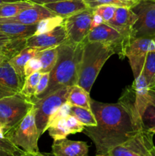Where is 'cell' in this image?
Masks as SVG:
<instances>
[{
    "label": "cell",
    "mask_w": 155,
    "mask_h": 156,
    "mask_svg": "<svg viewBox=\"0 0 155 156\" xmlns=\"http://www.w3.org/2000/svg\"><path fill=\"white\" fill-rule=\"evenodd\" d=\"M132 94L127 87L117 103H103L91 99V111L97 125L84 126L82 133L94 143L96 155H106L144 128L135 108Z\"/></svg>",
    "instance_id": "cell-1"
},
{
    "label": "cell",
    "mask_w": 155,
    "mask_h": 156,
    "mask_svg": "<svg viewBox=\"0 0 155 156\" xmlns=\"http://www.w3.org/2000/svg\"><path fill=\"white\" fill-rule=\"evenodd\" d=\"M84 42L75 44L67 40L58 46L57 62L50 73L48 86L40 95L33 98H40L63 87L78 85Z\"/></svg>",
    "instance_id": "cell-2"
},
{
    "label": "cell",
    "mask_w": 155,
    "mask_h": 156,
    "mask_svg": "<svg viewBox=\"0 0 155 156\" xmlns=\"http://www.w3.org/2000/svg\"><path fill=\"white\" fill-rule=\"evenodd\" d=\"M115 54L110 46L85 40L79 68L78 85L90 93L96 79L106 61Z\"/></svg>",
    "instance_id": "cell-3"
},
{
    "label": "cell",
    "mask_w": 155,
    "mask_h": 156,
    "mask_svg": "<svg viewBox=\"0 0 155 156\" xmlns=\"http://www.w3.org/2000/svg\"><path fill=\"white\" fill-rule=\"evenodd\" d=\"M4 136L17 147L29 152H38L40 136L34 117L33 108L14 127L4 133Z\"/></svg>",
    "instance_id": "cell-4"
},
{
    "label": "cell",
    "mask_w": 155,
    "mask_h": 156,
    "mask_svg": "<svg viewBox=\"0 0 155 156\" xmlns=\"http://www.w3.org/2000/svg\"><path fill=\"white\" fill-rule=\"evenodd\" d=\"M33 108L31 99L20 92L0 99V123L4 133L18 124Z\"/></svg>",
    "instance_id": "cell-5"
},
{
    "label": "cell",
    "mask_w": 155,
    "mask_h": 156,
    "mask_svg": "<svg viewBox=\"0 0 155 156\" xmlns=\"http://www.w3.org/2000/svg\"><path fill=\"white\" fill-rule=\"evenodd\" d=\"M71 88L70 86L63 87L45 97L31 98L33 102L36 124L40 136L46 131L47 124L52 114L67 101Z\"/></svg>",
    "instance_id": "cell-6"
},
{
    "label": "cell",
    "mask_w": 155,
    "mask_h": 156,
    "mask_svg": "<svg viewBox=\"0 0 155 156\" xmlns=\"http://www.w3.org/2000/svg\"><path fill=\"white\" fill-rule=\"evenodd\" d=\"M153 133L143 128L122 144L111 149L109 156H155Z\"/></svg>",
    "instance_id": "cell-7"
},
{
    "label": "cell",
    "mask_w": 155,
    "mask_h": 156,
    "mask_svg": "<svg viewBox=\"0 0 155 156\" xmlns=\"http://www.w3.org/2000/svg\"><path fill=\"white\" fill-rule=\"evenodd\" d=\"M132 11L138 16V20L132 28V39L155 36V2L139 0Z\"/></svg>",
    "instance_id": "cell-8"
},
{
    "label": "cell",
    "mask_w": 155,
    "mask_h": 156,
    "mask_svg": "<svg viewBox=\"0 0 155 156\" xmlns=\"http://www.w3.org/2000/svg\"><path fill=\"white\" fill-rule=\"evenodd\" d=\"M86 40L91 42H100L110 46L115 50V54H118L121 59L126 57L125 52L129 44L127 38L106 23L90 30Z\"/></svg>",
    "instance_id": "cell-9"
},
{
    "label": "cell",
    "mask_w": 155,
    "mask_h": 156,
    "mask_svg": "<svg viewBox=\"0 0 155 156\" xmlns=\"http://www.w3.org/2000/svg\"><path fill=\"white\" fill-rule=\"evenodd\" d=\"M92 18L93 10L90 8L65 18L63 25L66 31L67 40L75 44L83 43L91 30Z\"/></svg>",
    "instance_id": "cell-10"
},
{
    "label": "cell",
    "mask_w": 155,
    "mask_h": 156,
    "mask_svg": "<svg viewBox=\"0 0 155 156\" xmlns=\"http://www.w3.org/2000/svg\"><path fill=\"white\" fill-rule=\"evenodd\" d=\"M67 41V34L63 24L50 31L39 35H32L26 39V47L48 49L56 47Z\"/></svg>",
    "instance_id": "cell-11"
},
{
    "label": "cell",
    "mask_w": 155,
    "mask_h": 156,
    "mask_svg": "<svg viewBox=\"0 0 155 156\" xmlns=\"http://www.w3.org/2000/svg\"><path fill=\"white\" fill-rule=\"evenodd\" d=\"M53 16H56V15L44 5L33 4L31 7L24 9L15 16L0 18V22L16 23L26 25H32L37 24L41 20Z\"/></svg>",
    "instance_id": "cell-12"
},
{
    "label": "cell",
    "mask_w": 155,
    "mask_h": 156,
    "mask_svg": "<svg viewBox=\"0 0 155 156\" xmlns=\"http://www.w3.org/2000/svg\"><path fill=\"white\" fill-rule=\"evenodd\" d=\"M138 20V16L131 9L117 7L113 18L106 22L127 38L129 43L132 40V28Z\"/></svg>",
    "instance_id": "cell-13"
},
{
    "label": "cell",
    "mask_w": 155,
    "mask_h": 156,
    "mask_svg": "<svg viewBox=\"0 0 155 156\" xmlns=\"http://www.w3.org/2000/svg\"><path fill=\"white\" fill-rule=\"evenodd\" d=\"M86 142L74 141L67 138L54 140L52 145L53 156H89Z\"/></svg>",
    "instance_id": "cell-14"
},
{
    "label": "cell",
    "mask_w": 155,
    "mask_h": 156,
    "mask_svg": "<svg viewBox=\"0 0 155 156\" xmlns=\"http://www.w3.org/2000/svg\"><path fill=\"white\" fill-rule=\"evenodd\" d=\"M134 78L135 80L132 86L134 91L135 107L140 117H142L144 111L150 105V89L143 73Z\"/></svg>",
    "instance_id": "cell-15"
},
{
    "label": "cell",
    "mask_w": 155,
    "mask_h": 156,
    "mask_svg": "<svg viewBox=\"0 0 155 156\" xmlns=\"http://www.w3.org/2000/svg\"><path fill=\"white\" fill-rule=\"evenodd\" d=\"M46 8L58 16L65 18L88 9L84 0H62L44 5Z\"/></svg>",
    "instance_id": "cell-16"
},
{
    "label": "cell",
    "mask_w": 155,
    "mask_h": 156,
    "mask_svg": "<svg viewBox=\"0 0 155 156\" xmlns=\"http://www.w3.org/2000/svg\"><path fill=\"white\" fill-rule=\"evenodd\" d=\"M24 80L20 78L9 62L0 66V88L13 93L21 91Z\"/></svg>",
    "instance_id": "cell-17"
},
{
    "label": "cell",
    "mask_w": 155,
    "mask_h": 156,
    "mask_svg": "<svg viewBox=\"0 0 155 156\" xmlns=\"http://www.w3.org/2000/svg\"><path fill=\"white\" fill-rule=\"evenodd\" d=\"M152 51H155V36L134 38L126 47L125 56L126 57L128 56L145 57L147 53Z\"/></svg>",
    "instance_id": "cell-18"
},
{
    "label": "cell",
    "mask_w": 155,
    "mask_h": 156,
    "mask_svg": "<svg viewBox=\"0 0 155 156\" xmlns=\"http://www.w3.org/2000/svg\"><path fill=\"white\" fill-rule=\"evenodd\" d=\"M37 24L26 25L16 23L0 22V31L12 39H26L34 34Z\"/></svg>",
    "instance_id": "cell-19"
},
{
    "label": "cell",
    "mask_w": 155,
    "mask_h": 156,
    "mask_svg": "<svg viewBox=\"0 0 155 156\" xmlns=\"http://www.w3.org/2000/svg\"><path fill=\"white\" fill-rule=\"evenodd\" d=\"M43 50V49L35 47H24L18 54L11 58L8 62L16 72L17 74L20 76V78L24 80V66L26 63L30 59L36 56L38 53Z\"/></svg>",
    "instance_id": "cell-20"
},
{
    "label": "cell",
    "mask_w": 155,
    "mask_h": 156,
    "mask_svg": "<svg viewBox=\"0 0 155 156\" xmlns=\"http://www.w3.org/2000/svg\"><path fill=\"white\" fill-rule=\"evenodd\" d=\"M91 99L90 93L88 91H87L80 85H75L71 86V91L68 94L67 101L71 106L81 107V108L91 110Z\"/></svg>",
    "instance_id": "cell-21"
},
{
    "label": "cell",
    "mask_w": 155,
    "mask_h": 156,
    "mask_svg": "<svg viewBox=\"0 0 155 156\" xmlns=\"http://www.w3.org/2000/svg\"><path fill=\"white\" fill-rule=\"evenodd\" d=\"M36 57L40 59L42 65L40 73H50L57 62V47L41 50L36 55Z\"/></svg>",
    "instance_id": "cell-22"
},
{
    "label": "cell",
    "mask_w": 155,
    "mask_h": 156,
    "mask_svg": "<svg viewBox=\"0 0 155 156\" xmlns=\"http://www.w3.org/2000/svg\"><path fill=\"white\" fill-rule=\"evenodd\" d=\"M33 5V3L25 0H20L0 5V18L15 16L24 9L31 7Z\"/></svg>",
    "instance_id": "cell-23"
},
{
    "label": "cell",
    "mask_w": 155,
    "mask_h": 156,
    "mask_svg": "<svg viewBox=\"0 0 155 156\" xmlns=\"http://www.w3.org/2000/svg\"><path fill=\"white\" fill-rule=\"evenodd\" d=\"M47 130L50 136L54 140L65 139L68 135L71 134V129L66 121V117L53 122L48 126Z\"/></svg>",
    "instance_id": "cell-24"
},
{
    "label": "cell",
    "mask_w": 155,
    "mask_h": 156,
    "mask_svg": "<svg viewBox=\"0 0 155 156\" xmlns=\"http://www.w3.org/2000/svg\"><path fill=\"white\" fill-rule=\"evenodd\" d=\"M142 73L149 89H152L155 86V51L149 52L146 55Z\"/></svg>",
    "instance_id": "cell-25"
},
{
    "label": "cell",
    "mask_w": 155,
    "mask_h": 156,
    "mask_svg": "<svg viewBox=\"0 0 155 156\" xmlns=\"http://www.w3.org/2000/svg\"><path fill=\"white\" fill-rule=\"evenodd\" d=\"M70 114L74 116L79 122L84 125V126H94L97 125V120L91 110L71 106Z\"/></svg>",
    "instance_id": "cell-26"
},
{
    "label": "cell",
    "mask_w": 155,
    "mask_h": 156,
    "mask_svg": "<svg viewBox=\"0 0 155 156\" xmlns=\"http://www.w3.org/2000/svg\"><path fill=\"white\" fill-rule=\"evenodd\" d=\"M40 76V72H37V73H35L30 76L25 77L20 93H21L23 95L28 98H33L35 96L36 87L39 83Z\"/></svg>",
    "instance_id": "cell-27"
},
{
    "label": "cell",
    "mask_w": 155,
    "mask_h": 156,
    "mask_svg": "<svg viewBox=\"0 0 155 156\" xmlns=\"http://www.w3.org/2000/svg\"><path fill=\"white\" fill-rule=\"evenodd\" d=\"M64 20L65 18L58 15L41 20L36 25V31L33 35H39L50 31L58 26L63 24Z\"/></svg>",
    "instance_id": "cell-28"
},
{
    "label": "cell",
    "mask_w": 155,
    "mask_h": 156,
    "mask_svg": "<svg viewBox=\"0 0 155 156\" xmlns=\"http://www.w3.org/2000/svg\"><path fill=\"white\" fill-rule=\"evenodd\" d=\"M90 9H94L102 5H110L116 7H125L132 9L139 0H84Z\"/></svg>",
    "instance_id": "cell-29"
},
{
    "label": "cell",
    "mask_w": 155,
    "mask_h": 156,
    "mask_svg": "<svg viewBox=\"0 0 155 156\" xmlns=\"http://www.w3.org/2000/svg\"><path fill=\"white\" fill-rule=\"evenodd\" d=\"M117 7L110 5H102L92 9L93 13L98 14L102 17L104 23L107 22L113 18Z\"/></svg>",
    "instance_id": "cell-30"
},
{
    "label": "cell",
    "mask_w": 155,
    "mask_h": 156,
    "mask_svg": "<svg viewBox=\"0 0 155 156\" xmlns=\"http://www.w3.org/2000/svg\"><path fill=\"white\" fill-rule=\"evenodd\" d=\"M71 105H70L68 101H66L65 103H64L62 106L59 107V108L52 114L51 117H50V120H49L48 124H47L46 126V130L48 126H50L51 123H53V122L60 120V119L65 118V117H67L68 116H69L70 112H71Z\"/></svg>",
    "instance_id": "cell-31"
},
{
    "label": "cell",
    "mask_w": 155,
    "mask_h": 156,
    "mask_svg": "<svg viewBox=\"0 0 155 156\" xmlns=\"http://www.w3.org/2000/svg\"><path fill=\"white\" fill-rule=\"evenodd\" d=\"M141 120L145 129H149L155 127V106L150 104L147 107L141 117Z\"/></svg>",
    "instance_id": "cell-32"
},
{
    "label": "cell",
    "mask_w": 155,
    "mask_h": 156,
    "mask_svg": "<svg viewBox=\"0 0 155 156\" xmlns=\"http://www.w3.org/2000/svg\"><path fill=\"white\" fill-rule=\"evenodd\" d=\"M41 68H42V65L36 56L30 59L28 62L26 63L25 66H24V76H30V75L33 74L37 72H40Z\"/></svg>",
    "instance_id": "cell-33"
},
{
    "label": "cell",
    "mask_w": 155,
    "mask_h": 156,
    "mask_svg": "<svg viewBox=\"0 0 155 156\" xmlns=\"http://www.w3.org/2000/svg\"><path fill=\"white\" fill-rule=\"evenodd\" d=\"M0 149L10 152L15 155L22 150L11 143L4 135H1V134H0Z\"/></svg>",
    "instance_id": "cell-34"
},
{
    "label": "cell",
    "mask_w": 155,
    "mask_h": 156,
    "mask_svg": "<svg viewBox=\"0 0 155 156\" xmlns=\"http://www.w3.org/2000/svg\"><path fill=\"white\" fill-rule=\"evenodd\" d=\"M66 121L69 126L70 129L71 131V134H75L78 133H82L84 128V125L82 124L81 122H79L74 116L71 115L66 117Z\"/></svg>",
    "instance_id": "cell-35"
},
{
    "label": "cell",
    "mask_w": 155,
    "mask_h": 156,
    "mask_svg": "<svg viewBox=\"0 0 155 156\" xmlns=\"http://www.w3.org/2000/svg\"><path fill=\"white\" fill-rule=\"evenodd\" d=\"M49 81H50V73H41V76L40 78L39 83L36 87L34 97H38L45 91L46 88L48 86Z\"/></svg>",
    "instance_id": "cell-36"
},
{
    "label": "cell",
    "mask_w": 155,
    "mask_h": 156,
    "mask_svg": "<svg viewBox=\"0 0 155 156\" xmlns=\"http://www.w3.org/2000/svg\"><path fill=\"white\" fill-rule=\"evenodd\" d=\"M103 23H104V21L100 15H99L98 14L93 13V18L91 24V30L100 26V24H103Z\"/></svg>",
    "instance_id": "cell-37"
},
{
    "label": "cell",
    "mask_w": 155,
    "mask_h": 156,
    "mask_svg": "<svg viewBox=\"0 0 155 156\" xmlns=\"http://www.w3.org/2000/svg\"><path fill=\"white\" fill-rule=\"evenodd\" d=\"M15 156H52L50 154H44L41 153V152H25V151L21 150V152H18V154H16Z\"/></svg>",
    "instance_id": "cell-38"
},
{
    "label": "cell",
    "mask_w": 155,
    "mask_h": 156,
    "mask_svg": "<svg viewBox=\"0 0 155 156\" xmlns=\"http://www.w3.org/2000/svg\"><path fill=\"white\" fill-rule=\"evenodd\" d=\"M12 40H13L12 37L0 31V48H2L3 47L7 45Z\"/></svg>",
    "instance_id": "cell-39"
},
{
    "label": "cell",
    "mask_w": 155,
    "mask_h": 156,
    "mask_svg": "<svg viewBox=\"0 0 155 156\" xmlns=\"http://www.w3.org/2000/svg\"><path fill=\"white\" fill-rule=\"evenodd\" d=\"M25 1L30 2L33 3V4H36V5H44L49 4V3L52 2H56L59 1H62V0H25Z\"/></svg>",
    "instance_id": "cell-40"
},
{
    "label": "cell",
    "mask_w": 155,
    "mask_h": 156,
    "mask_svg": "<svg viewBox=\"0 0 155 156\" xmlns=\"http://www.w3.org/2000/svg\"><path fill=\"white\" fill-rule=\"evenodd\" d=\"M8 61H9V59H8L7 56H5L2 48H0V66H2L5 62H8Z\"/></svg>",
    "instance_id": "cell-41"
},
{
    "label": "cell",
    "mask_w": 155,
    "mask_h": 156,
    "mask_svg": "<svg viewBox=\"0 0 155 156\" xmlns=\"http://www.w3.org/2000/svg\"><path fill=\"white\" fill-rule=\"evenodd\" d=\"M149 94H150V104L155 106V93L150 91Z\"/></svg>",
    "instance_id": "cell-42"
},
{
    "label": "cell",
    "mask_w": 155,
    "mask_h": 156,
    "mask_svg": "<svg viewBox=\"0 0 155 156\" xmlns=\"http://www.w3.org/2000/svg\"><path fill=\"white\" fill-rule=\"evenodd\" d=\"M0 156H15V155L9 152H6L5 150H2V149H0Z\"/></svg>",
    "instance_id": "cell-43"
},
{
    "label": "cell",
    "mask_w": 155,
    "mask_h": 156,
    "mask_svg": "<svg viewBox=\"0 0 155 156\" xmlns=\"http://www.w3.org/2000/svg\"><path fill=\"white\" fill-rule=\"evenodd\" d=\"M16 1H20V0H0V5L5 4V3L8 2H16Z\"/></svg>",
    "instance_id": "cell-44"
},
{
    "label": "cell",
    "mask_w": 155,
    "mask_h": 156,
    "mask_svg": "<svg viewBox=\"0 0 155 156\" xmlns=\"http://www.w3.org/2000/svg\"><path fill=\"white\" fill-rule=\"evenodd\" d=\"M0 134L1 135H4V130H3L2 126L1 123H0Z\"/></svg>",
    "instance_id": "cell-45"
},
{
    "label": "cell",
    "mask_w": 155,
    "mask_h": 156,
    "mask_svg": "<svg viewBox=\"0 0 155 156\" xmlns=\"http://www.w3.org/2000/svg\"><path fill=\"white\" fill-rule=\"evenodd\" d=\"M148 130L150 131V132H151L152 133L155 134V127H153V128H150V129H149Z\"/></svg>",
    "instance_id": "cell-46"
},
{
    "label": "cell",
    "mask_w": 155,
    "mask_h": 156,
    "mask_svg": "<svg viewBox=\"0 0 155 156\" xmlns=\"http://www.w3.org/2000/svg\"><path fill=\"white\" fill-rule=\"evenodd\" d=\"M150 91H152V92L155 93V86H154V87H153V88H152V89H150Z\"/></svg>",
    "instance_id": "cell-47"
},
{
    "label": "cell",
    "mask_w": 155,
    "mask_h": 156,
    "mask_svg": "<svg viewBox=\"0 0 155 156\" xmlns=\"http://www.w3.org/2000/svg\"><path fill=\"white\" fill-rule=\"evenodd\" d=\"M94 156H109L108 155H96Z\"/></svg>",
    "instance_id": "cell-48"
},
{
    "label": "cell",
    "mask_w": 155,
    "mask_h": 156,
    "mask_svg": "<svg viewBox=\"0 0 155 156\" xmlns=\"http://www.w3.org/2000/svg\"><path fill=\"white\" fill-rule=\"evenodd\" d=\"M150 1H153V2H155V0H150Z\"/></svg>",
    "instance_id": "cell-49"
}]
</instances>
